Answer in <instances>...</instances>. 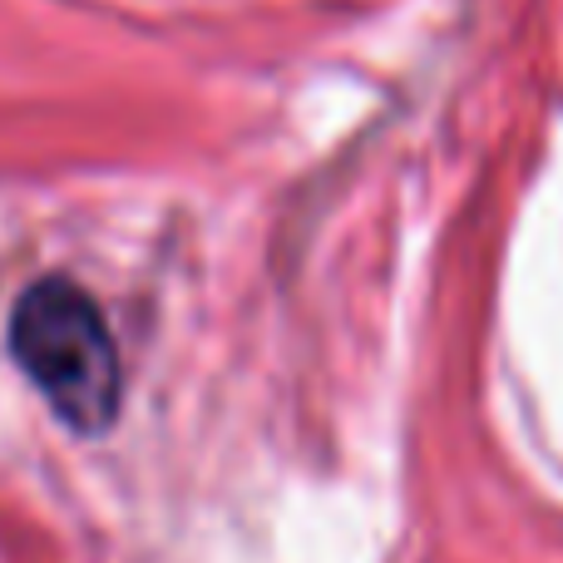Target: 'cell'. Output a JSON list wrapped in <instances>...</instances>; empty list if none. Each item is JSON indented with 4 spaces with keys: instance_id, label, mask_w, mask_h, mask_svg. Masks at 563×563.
I'll return each mask as SVG.
<instances>
[{
    "instance_id": "obj_1",
    "label": "cell",
    "mask_w": 563,
    "mask_h": 563,
    "mask_svg": "<svg viewBox=\"0 0 563 563\" xmlns=\"http://www.w3.org/2000/svg\"><path fill=\"white\" fill-rule=\"evenodd\" d=\"M10 356L49 410L75 430L119 416V346L99 301L69 277H40L10 311Z\"/></svg>"
}]
</instances>
